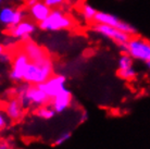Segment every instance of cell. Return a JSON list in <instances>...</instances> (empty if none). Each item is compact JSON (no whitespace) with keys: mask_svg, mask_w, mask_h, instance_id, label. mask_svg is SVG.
Masks as SVG:
<instances>
[{"mask_svg":"<svg viewBox=\"0 0 150 149\" xmlns=\"http://www.w3.org/2000/svg\"><path fill=\"white\" fill-rule=\"evenodd\" d=\"M14 95L22 104L24 108L30 107H41L44 104H47L49 101L48 96L44 93L38 85H30L27 83H24L14 88Z\"/></svg>","mask_w":150,"mask_h":149,"instance_id":"cell-1","label":"cell"},{"mask_svg":"<svg viewBox=\"0 0 150 149\" xmlns=\"http://www.w3.org/2000/svg\"><path fill=\"white\" fill-rule=\"evenodd\" d=\"M53 73V64L50 57H46L38 62H28L23 73L22 82L30 85H39Z\"/></svg>","mask_w":150,"mask_h":149,"instance_id":"cell-2","label":"cell"},{"mask_svg":"<svg viewBox=\"0 0 150 149\" xmlns=\"http://www.w3.org/2000/svg\"><path fill=\"white\" fill-rule=\"evenodd\" d=\"M39 24L40 30L47 31V32H58V31L69 30L73 27L74 22L70 15L65 12L61 11L60 9H51L50 13L44 21H41Z\"/></svg>","mask_w":150,"mask_h":149,"instance_id":"cell-3","label":"cell"},{"mask_svg":"<svg viewBox=\"0 0 150 149\" xmlns=\"http://www.w3.org/2000/svg\"><path fill=\"white\" fill-rule=\"evenodd\" d=\"M126 53L133 60H138L150 67V45L149 41L139 37H129L126 43Z\"/></svg>","mask_w":150,"mask_h":149,"instance_id":"cell-4","label":"cell"},{"mask_svg":"<svg viewBox=\"0 0 150 149\" xmlns=\"http://www.w3.org/2000/svg\"><path fill=\"white\" fill-rule=\"evenodd\" d=\"M93 21L95 23H98V24H105V25L115 27L117 30H120L121 32L126 33L129 36H133V35H135L137 33V30L132 24H129L127 22H124L119 16H116V15L112 14V13L97 11Z\"/></svg>","mask_w":150,"mask_h":149,"instance_id":"cell-5","label":"cell"},{"mask_svg":"<svg viewBox=\"0 0 150 149\" xmlns=\"http://www.w3.org/2000/svg\"><path fill=\"white\" fill-rule=\"evenodd\" d=\"M93 30L97 34L103 36V37L115 41L117 45L126 44L127 40L129 39V37H131L129 35H127L126 33L121 32L120 30H117L115 27H112V26H109V25H105V24L95 23V25L93 26Z\"/></svg>","mask_w":150,"mask_h":149,"instance_id":"cell-6","label":"cell"},{"mask_svg":"<svg viewBox=\"0 0 150 149\" xmlns=\"http://www.w3.org/2000/svg\"><path fill=\"white\" fill-rule=\"evenodd\" d=\"M12 69L10 71V79L14 83H21L23 78V73L26 69L30 60L23 50H20L12 58Z\"/></svg>","mask_w":150,"mask_h":149,"instance_id":"cell-7","label":"cell"},{"mask_svg":"<svg viewBox=\"0 0 150 149\" xmlns=\"http://www.w3.org/2000/svg\"><path fill=\"white\" fill-rule=\"evenodd\" d=\"M67 84V77L62 74L51 75L48 77L44 83L39 84V87L44 90V93L48 96L49 99L54 97L63 87H65Z\"/></svg>","mask_w":150,"mask_h":149,"instance_id":"cell-8","label":"cell"},{"mask_svg":"<svg viewBox=\"0 0 150 149\" xmlns=\"http://www.w3.org/2000/svg\"><path fill=\"white\" fill-rule=\"evenodd\" d=\"M9 30L10 36L12 38H18V39H23L26 40L28 39L32 34L36 31V24L34 21H28V20H23L16 25L12 26Z\"/></svg>","mask_w":150,"mask_h":149,"instance_id":"cell-9","label":"cell"},{"mask_svg":"<svg viewBox=\"0 0 150 149\" xmlns=\"http://www.w3.org/2000/svg\"><path fill=\"white\" fill-rule=\"evenodd\" d=\"M72 104V93L71 90L63 87L62 89L54 97L51 98V107L54 110L56 113L60 114L63 113L69 109V107Z\"/></svg>","mask_w":150,"mask_h":149,"instance_id":"cell-10","label":"cell"},{"mask_svg":"<svg viewBox=\"0 0 150 149\" xmlns=\"http://www.w3.org/2000/svg\"><path fill=\"white\" fill-rule=\"evenodd\" d=\"M25 19V12L20 9L6 7L0 11V23L10 28Z\"/></svg>","mask_w":150,"mask_h":149,"instance_id":"cell-11","label":"cell"},{"mask_svg":"<svg viewBox=\"0 0 150 149\" xmlns=\"http://www.w3.org/2000/svg\"><path fill=\"white\" fill-rule=\"evenodd\" d=\"M22 50L27 56V58H28V60H30V62H38V61H40L44 58L49 56L48 52L46 51L42 47H40L36 43L30 40V39L24 40Z\"/></svg>","mask_w":150,"mask_h":149,"instance_id":"cell-12","label":"cell"},{"mask_svg":"<svg viewBox=\"0 0 150 149\" xmlns=\"http://www.w3.org/2000/svg\"><path fill=\"white\" fill-rule=\"evenodd\" d=\"M4 111H6V116H8V119L12 121H19L22 119L23 113H24V107L16 97L11 98L6 104Z\"/></svg>","mask_w":150,"mask_h":149,"instance_id":"cell-13","label":"cell"},{"mask_svg":"<svg viewBox=\"0 0 150 149\" xmlns=\"http://www.w3.org/2000/svg\"><path fill=\"white\" fill-rule=\"evenodd\" d=\"M28 11H30V18L33 19L34 22L40 23L41 21H44L48 16V14L51 11V9L44 1L38 0L37 2H35L34 4H32L30 7H28Z\"/></svg>","mask_w":150,"mask_h":149,"instance_id":"cell-14","label":"cell"},{"mask_svg":"<svg viewBox=\"0 0 150 149\" xmlns=\"http://www.w3.org/2000/svg\"><path fill=\"white\" fill-rule=\"evenodd\" d=\"M36 116L39 118V119L44 120V121H49V120H52L54 116H56V112L52 109V107L50 104H44L41 107H38L36 109Z\"/></svg>","mask_w":150,"mask_h":149,"instance_id":"cell-15","label":"cell"},{"mask_svg":"<svg viewBox=\"0 0 150 149\" xmlns=\"http://www.w3.org/2000/svg\"><path fill=\"white\" fill-rule=\"evenodd\" d=\"M117 75L124 81H132L137 76V72L134 69V67L124 69V70H117Z\"/></svg>","mask_w":150,"mask_h":149,"instance_id":"cell-16","label":"cell"},{"mask_svg":"<svg viewBox=\"0 0 150 149\" xmlns=\"http://www.w3.org/2000/svg\"><path fill=\"white\" fill-rule=\"evenodd\" d=\"M96 12H97V10H96L93 6L87 4H83L82 15H83V18L86 20V21H93V20H94L95 14H96Z\"/></svg>","mask_w":150,"mask_h":149,"instance_id":"cell-17","label":"cell"},{"mask_svg":"<svg viewBox=\"0 0 150 149\" xmlns=\"http://www.w3.org/2000/svg\"><path fill=\"white\" fill-rule=\"evenodd\" d=\"M133 67V59L128 56L127 53H123L121 55L117 61V67L119 70H124V69H128V67Z\"/></svg>","mask_w":150,"mask_h":149,"instance_id":"cell-18","label":"cell"},{"mask_svg":"<svg viewBox=\"0 0 150 149\" xmlns=\"http://www.w3.org/2000/svg\"><path fill=\"white\" fill-rule=\"evenodd\" d=\"M72 137V133L70 131H64L62 133L58 135L54 139V142H53V145L54 146H61V145H64L67 142H69Z\"/></svg>","mask_w":150,"mask_h":149,"instance_id":"cell-19","label":"cell"},{"mask_svg":"<svg viewBox=\"0 0 150 149\" xmlns=\"http://www.w3.org/2000/svg\"><path fill=\"white\" fill-rule=\"evenodd\" d=\"M44 2H45L50 9H58V8H60L61 6H63V4L65 2V0H44Z\"/></svg>","mask_w":150,"mask_h":149,"instance_id":"cell-20","label":"cell"},{"mask_svg":"<svg viewBox=\"0 0 150 149\" xmlns=\"http://www.w3.org/2000/svg\"><path fill=\"white\" fill-rule=\"evenodd\" d=\"M9 126V119L4 112L0 110V132H4Z\"/></svg>","mask_w":150,"mask_h":149,"instance_id":"cell-21","label":"cell"},{"mask_svg":"<svg viewBox=\"0 0 150 149\" xmlns=\"http://www.w3.org/2000/svg\"><path fill=\"white\" fill-rule=\"evenodd\" d=\"M12 60V57L8 53V52H2L1 55H0V61L1 62H4V63H8V62H11Z\"/></svg>","mask_w":150,"mask_h":149,"instance_id":"cell-22","label":"cell"},{"mask_svg":"<svg viewBox=\"0 0 150 149\" xmlns=\"http://www.w3.org/2000/svg\"><path fill=\"white\" fill-rule=\"evenodd\" d=\"M87 120H88V113H87V111H82L81 112V116H79V121L81 122H86Z\"/></svg>","mask_w":150,"mask_h":149,"instance_id":"cell-23","label":"cell"},{"mask_svg":"<svg viewBox=\"0 0 150 149\" xmlns=\"http://www.w3.org/2000/svg\"><path fill=\"white\" fill-rule=\"evenodd\" d=\"M0 149H10V145L8 144V142L1 140L0 142Z\"/></svg>","mask_w":150,"mask_h":149,"instance_id":"cell-24","label":"cell"},{"mask_svg":"<svg viewBox=\"0 0 150 149\" xmlns=\"http://www.w3.org/2000/svg\"><path fill=\"white\" fill-rule=\"evenodd\" d=\"M38 0H27L26 1V4H27V7H30L32 4H34L35 2H37Z\"/></svg>","mask_w":150,"mask_h":149,"instance_id":"cell-25","label":"cell"},{"mask_svg":"<svg viewBox=\"0 0 150 149\" xmlns=\"http://www.w3.org/2000/svg\"><path fill=\"white\" fill-rule=\"evenodd\" d=\"M4 51V47L2 45H0V55H1Z\"/></svg>","mask_w":150,"mask_h":149,"instance_id":"cell-26","label":"cell"},{"mask_svg":"<svg viewBox=\"0 0 150 149\" xmlns=\"http://www.w3.org/2000/svg\"><path fill=\"white\" fill-rule=\"evenodd\" d=\"M2 1H4V0H0V4H1V2H2Z\"/></svg>","mask_w":150,"mask_h":149,"instance_id":"cell-27","label":"cell"}]
</instances>
